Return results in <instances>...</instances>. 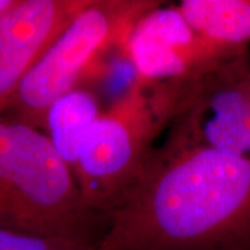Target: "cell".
I'll use <instances>...</instances> for the list:
<instances>
[{
    "mask_svg": "<svg viewBox=\"0 0 250 250\" xmlns=\"http://www.w3.org/2000/svg\"><path fill=\"white\" fill-rule=\"evenodd\" d=\"M98 250H250V159L157 146L135 187L102 217Z\"/></svg>",
    "mask_w": 250,
    "mask_h": 250,
    "instance_id": "cell-1",
    "label": "cell"
},
{
    "mask_svg": "<svg viewBox=\"0 0 250 250\" xmlns=\"http://www.w3.org/2000/svg\"><path fill=\"white\" fill-rule=\"evenodd\" d=\"M100 225L46 132L0 118V228L98 243Z\"/></svg>",
    "mask_w": 250,
    "mask_h": 250,
    "instance_id": "cell-2",
    "label": "cell"
},
{
    "mask_svg": "<svg viewBox=\"0 0 250 250\" xmlns=\"http://www.w3.org/2000/svg\"><path fill=\"white\" fill-rule=\"evenodd\" d=\"M172 107L171 81L149 82L134 75L92 125L72 174L86 208L100 223L142 177L157 138L170 125Z\"/></svg>",
    "mask_w": 250,
    "mask_h": 250,
    "instance_id": "cell-3",
    "label": "cell"
},
{
    "mask_svg": "<svg viewBox=\"0 0 250 250\" xmlns=\"http://www.w3.org/2000/svg\"><path fill=\"white\" fill-rule=\"evenodd\" d=\"M160 4L156 0H90L28 72L1 118L45 132L54 103L85 88L104 56L116 47L125 50L135 25Z\"/></svg>",
    "mask_w": 250,
    "mask_h": 250,
    "instance_id": "cell-4",
    "label": "cell"
},
{
    "mask_svg": "<svg viewBox=\"0 0 250 250\" xmlns=\"http://www.w3.org/2000/svg\"><path fill=\"white\" fill-rule=\"evenodd\" d=\"M172 85L163 146L211 147L250 159V50Z\"/></svg>",
    "mask_w": 250,
    "mask_h": 250,
    "instance_id": "cell-5",
    "label": "cell"
},
{
    "mask_svg": "<svg viewBox=\"0 0 250 250\" xmlns=\"http://www.w3.org/2000/svg\"><path fill=\"white\" fill-rule=\"evenodd\" d=\"M163 4L141 18L128 38L125 50L135 77L149 82L185 80L242 54L199 35L178 6Z\"/></svg>",
    "mask_w": 250,
    "mask_h": 250,
    "instance_id": "cell-6",
    "label": "cell"
},
{
    "mask_svg": "<svg viewBox=\"0 0 250 250\" xmlns=\"http://www.w3.org/2000/svg\"><path fill=\"white\" fill-rule=\"evenodd\" d=\"M90 0H16L0 16V118L27 74Z\"/></svg>",
    "mask_w": 250,
    "mask_h": 250,
    "instance_id": "cell-7",
    "label": "cell"
},
{
    "mask_svg": "<svg viewBox=\"0 0 250 250\" xmlns=\"http://www.w3.org/2000/svg\"><path fill=\"white\" fill-rule=\"evenodd\" d=\"M177 6L199 35L232 52L249 50L250 0H182Z\"/></svg>",
    "mask_w": 250,
    "mask_h": 250,
    "instance_id": "cell-8",
    "label": "cell"
},
{
    "mask_svg": "<svg viewBox=\"0 0 250 250\" xmlns=\"http://www.w3.org/2000/svg\"><path fill=\"white\" fill-rule=\"evenodd\" d=\"M103 110L89 88L72 90L49 110L45 132L54 149L71 168H75L85 138Z\"/></svg>",
    "mask_w": 250,
    "mask_h": 250,
    "instance_id": "cell-9",
    "label": "cell"
},
{
    "mask_svg": "<svg viewBox=\"0 0 250 250\" xmlns=\"http://www.w3.org/2000/svg\"><path fill=\"white\" fill-rule=\"evenodd\" d=\"M0 250H98L96 242L43 238L0 228Z\"/></svg>",
    "mask_w": 250,
    "mask_h": 250,
    "instance_id": "cell-10",
    "label": "cell"
},
{
    "mask_svg": "<svg viewBox=\"0 0 250 250\" xmlns=\"http://www.w3.org/2000/svg\"><path fill=\"white\" fill-rule=\"evenodd\" d=\"M14 3H16V0H0V16L3 13H6Z\"/></svg>",
    "mask_w": 250,
    "mask_h": 250,
    "instance_id": "cell-11",
    "label": "cell"
}]
</instances>
